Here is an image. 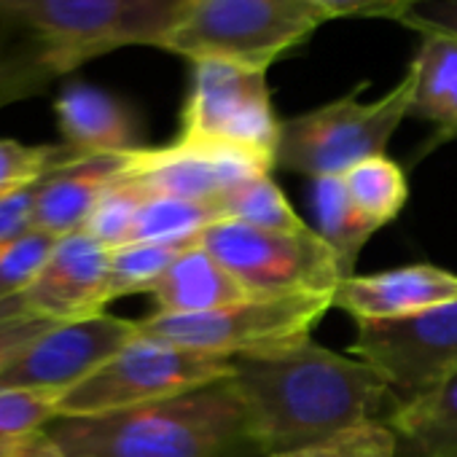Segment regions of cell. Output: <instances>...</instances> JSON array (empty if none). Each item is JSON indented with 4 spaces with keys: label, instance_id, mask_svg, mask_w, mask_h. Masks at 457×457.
Returning a JSON list of instances; mask_svg holds the SVG:
<instances>
[{
    "label": "cell",
    "instance_id": "7402d4cb",
    "mask_svg": "<svg viewBox=\"0 0 457 457\" xmlns=\"http://www.w3.org/2000/svg\"><path fill=\"white\" fill-rule=\"evenodd\" d=\"M220 204H223V215L228 220H240L253 228L286 232V235L307 232L310 228L296 215V210L291 207V202L286 199V194L280 191V186L272 180L270 172L256 175V178L235 186L232 191H226L220 196Z\"/></svg>",
    "mask_w": 457,
    "mask_h": 457
},
{
    "label": "cell",
    "instance_id": "5bb4252c",
    "mask_svg": "<svg viewBox=\"0 0 457 457\" xmlns=\"http://www.w3.org/2000/svg\"><path fill=\"white\" fill-rule=\"evenodd\" d=\"M457 299V275L411 264L377 275H353L334 291V307L358 320H395Z\"/></svg>",
    "mask_w": 457,
    "mask_h": 457
},
{
    "label": "cell",
    "instance_id": "30bf717a",
    "mask_svg": "<svg viewBox=\"0 0 457 457\" xmlns=\"http://www.w3.org/2000/svg\"><path fill=\"white\" fill-rule=\"evenodd\" d=\"M353 353L406 401L444 385L457 374V299L409 318L358 320Z\"/></svg>",
    "mask_w": 457,
    "mask_h": 457
},
{
    "label": "cell",
    "instance_id": "ac0fdd59",
    "mask_svg": "<svg viewBox=\"0 0 457 457\" xmlns=\"http://www.w3.org/2000/svg\"><path fill=\"white\" fill-rule=\"evenodd\" d=\"M409 65L414 71L409 116L433 121L444 137H457V41L425 36Z\"/></svg>",
    "mask_w": 457,
    "mask_h": 457
},
{
    "label": "cell",
    "instance_id": "836d02e7",
    "mask_svg": "<svg viewBox=\"0 0 457 457\" xmlns=\"http://www.w3.org/2000/svg\"><path fill=\"white\" fill-rule=\"evenodd\" d=\"M0 457H62L57 444L46 436V430L28 433L6 446H0Z\"/></svg>",
    "mask_w": 457,
    "mask_h": 457
},
{
    "label": "cell",
    "instance_id": "277c9868",
    "mask_svg": "<svg viewBox=\"0 0 457 457\" xmlns=\"http://www.w3.org/2000/svg\"><path fill=\"white\" fill-rule=\"evenodd\" d=\"M328 14L315 0H186L159 49L196 60H228L270 71L302 46Z\"/></svg>",
    "mask_w": 457,
    "mask_h": 457
},
{
    "label": "cell",
    "instance_id": "4316f807",
    "mask_svg": "<svg viewBox=\"0 0 457 457\" xmlns=\"http://www.w3.org/2000/svg\"><path fill=\"white\" fill-rule=\"evenodd\" d=\"M395 444L390 425L369 420L283 457H395Z\"/></svg>",
    "mask_w": 457,
    "mask_h": 457
},
{
    "label": "cell",
    "instance_id": "603a6c76",
    "mask_svg": "<svg viewBox=\"0 0 457 457\" xmlns=\"http://www.w3.org/2000/svg\"><path fill=\"white\" fill-rule=\"evenodd\" d=\"M342 178L353 204L377 226L390 223L409 196L403 170L385 154L350 167Z\"/></svg>",
    "mask_w": 457,
    "mask_h": 457
},
{
    "label": "cell",
    "instance_id": "83f0119b",
    "mask_svg": "<svg viewBox=\"0 0 457 457\" xmlns=\"http://www.w3.org/2000/svg\"><path fill=\"white\" fill-rule=\"evenodd\" d=\"M54 243H57L54 237L33 228L22 240L0 248V304L30 286V280L44 267Z\"/></svg>",
    "mask_w": 457,
    "mask_h": 457
},
{
    "label": "cell",
    "instance_id": "52a82bcc",
    "mask_svg": "<svg viewBox=\"0 0 457 457\" xmlns=\"http://www.w3.org/2000/svg\"><path fill=\"white\" fill-rule=\"evenodd\" d=\"M232 377L235 361L137 334L92 377L57 398V417L124 411Z\"/></svg>",
    "mask_w": 457,
    "mask_h": 457
},
{
    "label": "cell",
    "instance_id": "e0dca14e",
    "mask_svg": "<svg viewBox=\"0 0 457 457\" xmlns=\"http://www.w3.org/2000/svg\"><path fill=\"white\" fill-rule=\"evenodd\" d=\"M167 315H202L251 299L245 286L228 272L202 243L188 245L151 291Z\"/></svg>",
    "mask_w": 457,
    "mask_h": 457
},
{
    "label": "cell",
    "instance_id": "44dd1931",
    "mask_svg": "<svg viewBox=\"0 0 457 457\" xmlns=\"http://www.w3.org/2000/svg\"><path fill=\"white\" fill-rule=\"evenodd\" d=\"M218 220H226L220 196L215 199H183L151 194L140 207L132 228V243L156 245H194Z\"/></svg>",
    "mask_w": 457,
    "mask_h": 457
},
{
    "label": "cell",
    "instance_id": "d6a6232c",
    "mask_svg": "<svg viewBox=\"0 0 457 457\" xmlns=\"http://www.w3.org/2000/svg\"><path fill=\"white\" fill-rule=\"evenodd\" d=\"M52 323L36 318H9L0 320V371H4L44 328Z\"/></svg>",
    "mask_w": 457,
    "mask_h": 457
},
{
    "label": "cell",
    "instance_id": "d6986e66",
    "mask_svg": "<svg viewBox=\"0 0 457 457\" xmlns=\"http://www.w3.org/2000/svg\"><path fill=\"white\" fill-rule=\"evenodd\" d=\"M420 457H457V374L444 385L403 401L390 422Z\"/></svg>",
    "mask_w": 457,
    "mask_h": 457
},
{
    "label": "cell",
    "instance_id": "5b68a950",
    "mask_svg": "<svg viewBox=\"0 0 457 457\" xmlns=\"http://www.w3.org/2000/svg\"><path fill=\"white\" fill-rule=\"evenodd\" d=\"M363 89L366 81L339 100L286 119L275 167L318 180L345 175L350 167L385 154V145L411 111L414 71L409 65L403 79L379 100L363 103Z\"/></svg>",
    "mask_w": 457,
    "mask_h": 457
},
{
    "label": "cell",
    "instance_id": "484cf974",
    "mask_svg": "<svg viewBox=\"0 0 457 457\" xmlns=\"http://www.w3.org/2000/svg\"><path fill=\"white\" fill-rule=\"evenodd\" d=\"M79 159L71 145H28L0 137V196L38 186L62 164Z\"/></svg>",
    "mask_w": 457,
    "mask_h": 457
},
{
    "label": "cell",
    "instance_id": "4dcf8cb0",
    "mask_svg": "<svg viewBox=\"0 0 457 457\" xmlns=\"http://www.w3.org/2000/svg\"><path fill=\"white\" fill-rule=\"evenodd\" d=\"M36 228V186L0 196V248L12 245Z\"/></svg>",
    "mask_w": 457,
    "mask_h": 457
},
{
    "label": "cell",
    "instance_id": "f1b7e54d",
    "mask_svg": "<svg viewBox=\"0 0 457 457\" xmlns=\"http://www.w3.org/2000/svg\"><path fill=\"white\" fill-rule=\"evenodd\" d=\"M57 417V398L44 393L0 390V446L41 430Z\"/></svg>",
    "mask_w": 457,
    "mask_h": 457
},
{
    "label": "cell",
    "instance_id": "ba28073f",
    "mask_svg": "<svg viewBox=\"0 0 457 457\" xmlns=\"http://www.w3.org/2000/svg\"><path fill=\"white\" fill-rule=\"evenodd\" d=\"M283 121L275 116L267 71L228 60L191 62L180 140L245 151L275 167Z\"/></svg>",
    "mask_w": 457,
    "mask_h": 457
},
{
    "label": "cell",
    "instance_id": "8fae6325",
    "mask_svg": "<svg viewBox=\"0 0 457 457\" xmlns=\"http://www.w3.org/2000/svg\"><path fill=\"white\" fill-rule=\"evenodd\" d=\"M137 320L108 312L52 323L4 371L0 390L65 395L137 337Z\"/></svg>",
    "mask_w": 457,
    "mask_h": 457
},
{
    "label": "cell",
    "instance_id": "d4e9b609",
    "mask_svg": "<svg viewBox=\"0 0 457 457\" xmlns=\"http://www.w3.org/2000/svg\"><path fill=\"white\" fill-rule=\"evenodd\" d=\"M188 245H156V243H127L111 251V302L129 294L154 291L172 262Z\"/></svg>",
    "mask_w": 457,
    "mask_h": 457
},
{
    "label": "cell",
    "instance_id": "1f68e13d",
    "mask_svg": "<svg viewBox=\"0 0 457 457\" xmlns=\"http://www.w3.org/2000/svg\"><path fill=\"white\" fill-rule=\"evenodd\" d=\"M328 20H395L411 0H315Z\"/></svg>",
    "mask_w": 457,
    "mask_h": 457
},
{
    "label": "cell",
    "instance_id": "7a4b0ae2",
    "mask_svg": "<svg viewBox=\"0 0 457 457\" xmlns=\"http://www.w3.org/2000/svg\"><path fill=\"white\" fill-rule=\"evenodd\" d=\"M186 0H0V108L124 46H156Z\"/></svg>",
    "mask_w": 457,
    "mask_h": 457
},
{
    "label": "cell",
    "instance_id": "cb8c5ba5",
    "mask_svg": "<svg viewBox=\"0 0 457 457\" xmlns=\"http://www.w3.org/2000/svg\"><path fill=\"white\" fill-rule=\"evenodd\" d=\"M148 196L151 194L137 180H132L124 172L121 178H116L103 191V196L97 199V204L89 212V220L84 226V232L89 237H95L97 243H103L108 251L132 243L135 220H137L140 207L145 204Z\"/></svg>",
    "mask_w": 457,
    "mask_h": 457
},
{
    "label": "cell",
    "instance_id": "7c38bea8",
    "mask_svg": "<svg viewBox=\"0 0 457 457\" xmlns=\"http://www.w3.org/2000/svg\"><path fill=\"white\" fill-rule=\"evenodd\" d=\"M105 304H111V251L87 232H76L54 243L25 291L0 304V320L68 323L100 315Z\"/></svg>",
    "mask_w": 457,
    "mask_h": 457
},
{
    "label": "cell",
    "instance_id": "6da1fadb",
    "mask_svg": "<svg viewBox=\"0 0 457 457\" xmlns=\"http://www.w3.org/2000/svg\"><path fill=\"white\" fill-rule=\"evenodd\" d=\"M235 390L264 457H283L374 420L390 385L369 363L315 342L237 358Z\"/></svg>",
    "mask_w": 457,
    "mask_h": 457
},
{
    "label": "cell",
    "instance_id": "8992f818",
    "mask_svg": "<svg viewBox=\"0 0 457 457\" xmlns=\"http://www.w3.org/2000/svg\"><path fill=\"white\" fill-rule=\"evenodd\" d=\"M334 307V294L251 296L202 315L154 312L140 334L228 361L272 355L310 342L315 323Z\"/></svg>",
    "mask_w": 457,
    "mask_h": 457
},
{
    "label": "cell",
    "instance_id": "2e32d148",
    "mask_svg": "<svg viewBox=\"0 0 457 457\" xmlns=\"http://www.w3.org/2000/svg\"><path fill=\"white\" fill-rule=\"evenodd\" d=\"M65 145L79 156L132 154L140 145L129 108L92 84H71L54 103Z\"/></svg>",
    "mask_w": 457,
    "mask_h": 457
},
{
    "label": "cell",
    "instance_id": "f546056e",
    "mask_svg": "<svg viewBox=\"0 0 457 457\" xmlns=\"http://www.w3.org/2000/svg\"><path fill=\"white\" fill-rule=\"evenodd\" d=\"M398 25L425 36H441L457 41V0H411L395 20Z\"/></svg>",
    "mask_w": 457,
    "mask_h": 457
},
{
    "label": "cell",
    "instance_id": "9c48e42d",
    "mask_svg": "<svg viewBox=\"0 0 457 457\" xmlns=\"http://www.w3.org/2000/svg\"><path fill=\"white\" fill-rule=\"evenodd\" d=\"M251 296L334 294L345 278L339 256L312 228L267 232L240 220H218L199 240Z\"/></svg>",
    "mask_w": 457,
    "mask_h": 457
},
{
    "label": "cell",
    "instance_id": "3957f363",
    "mask_svg": "<svg viewBox=\"0 0 457 457\" xmlns=\"http://www.w3.org/2000/svg\"><path fill=\"white\" fill-rule=\"evenodd\" d=\"M62 457H264L232 379L175 398L44 425Z\"/></svg>",
    "mask_w": 457,
    "mask_h": 457
},
{
    "label": "cell",
    "instance_id": "9a60e30c",
    "mask_svg": "<svg viewBox=\"0 0 457 457\" xmlns=\"http://www.w3.org/2000/svg\"><path fill=\"white\" fill-rule=\"evenodd\" d=\"M135 154V151H132ZM132 154L79 156L36 186V228L54 240L84 232L103 191L127 172Z\"/></svg>",
    "mask_w": 457,
    "mask_h": 457
},
{
    "label": "cell",
    "instance_id": "ffe728a7",
    "mask_svg": "<svg viewBox=\"0 0 457 457\" xmlns=\"http://www.w3.org/2000/svg\"><path fill=\"white\" fill-rule=\"evenodd\" d=\"M312 207L318 218V235L339 256L345 278H353L361 248L379 226L353 204L342 175H326L312 180Z\"/></svg>",
    "mask_w": 457,
    "mask_h": 457
},
{
    "label": "cell",
    "instance_id": "4fadbf2b",
    "mask_svg": "<svg viewBox=\"0 0 457 457\" xmlns=\"http://www.w3.org/2000/svg\"><path fill=\"white\" fill-rule=\"evenodd\" d=\"M272 170V164L245 151L178 137L162 148H137L129 159L127 175L137 180L148 194L215 199Z\"/></svg>",
    "mask_w": 457,
    "mask_h": 457
}]
</instances>
